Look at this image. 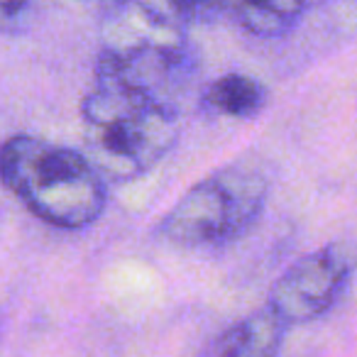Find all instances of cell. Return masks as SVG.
Wrapping results in <instances>:
<instances>
[{
	"label": "cell",
	"mask_w": 357,
	"mask_h": 357,
	"mask_svg": "<svg viewBox=\"0 0 357 357\" xmlns=\"http://www.w3.org/2000/svg\"><path fill=\"white\" fill-rule=\"evenodd\" d=\"M84 154L108 181L154 169L178 139L176 108L115 79H96L81 100Z\"/></svg>",
	"instance_id": "1"
},
{
	"label": "cell",
	"mask_w": 357,
	"mask_h": 357,
	"mask_svg": "<svg viewBox=\"0 0 357 357\" xmlns=\"http://www.w3.org/2000/svg\"><path fill=\"white\" fill-rule=\"evenodd\" d=\"M186 20L174 0H110L100 25L96 79H115L164 96L189 74Z\"/></svg>",
	"instance_id": "2"
},
{
	"label": "cell",
	"mask_w": 357,
	"mask_h": 357,
	"mask_svg": "<svg viewBox=\"0 0 357 357\" xmlns=\"http://www.w3.org/2000/svg\"><path fill=\"white\" fill-rule=\"evenodd\" d=\"M3 186L47 225L81 230L105 208V178L84 152L13 135L0 152Z\"/></svg>",
	"instance_id": "3"
},
{
	"label": "cell",
	"mask_w": 357,
	"mask_h": 357,
	"mask_svg": "<svg viewBox=\"0 0 357 357\" xmlns=\"http://www.w3.org/2000/svg\"><path fill=\"white\" fill-rule=\"evenodd\" d=\"M269 181L255 162H233L208 174L157 225L178 248H220L243 238L262 215Z\"/></svg>",
	"instance_id": "4"
},
{
	"label": "cell",
	"mask_w": 357,
	"mask_h": 357,
	"mask_svg": "<svg viewBox=\"0 0 357 357\" xmlns=\"http://www.w3.org/2000/svg\"><path fill=\"white\" fill-rule=\"evenodd\" d=\"M357 269V250L350 243H331L294 262L269 291L267 306L287 326L321 318L345 291Z\"/></svg>",
	"instance_id": "5"
},
{
	"label": "cell",
	"mask_w": 357,
	"mask_h": 357,
	"mask_svg": "<svg viewBox=\"0 0 357 357\" xmlns=\"http://www.w3.org/2000/svg\"><path fill=\"white\" fill-rule=\"evenodd\" d=\"M284 333L287 323L264 306L220 333L208 357H279Z\"/></svg>",
	"instance_id": "6"
},
{
	"label": "cell",
	"mask_w": 357,
	"mask_h": 357,
	"mask_svg": "<svg viewBox=\"0 0 357 357\" xmlns=\"http://www.w3.org/2000/svg\"><path fill=\"white\" fill-rule=\"evenodd\" d=\"M308 6V0H225L238 25L264 40L291 32Z\"/></svg>",
	"instance_id": "7"
},
{
	"label": "cell",
	"mask_w": 357,
	"mask_h": 357,
	"mask_svg": "<svg viewBox=\"0 0 357 357\" xmlns=\"http://www.w3.org/2000/svg\"><path fill=\"white\" fill-rule=\"evenodd\" d=\"M206 103L230 118H255L267 103V91L257 79L245 74H225L208 84L204 93Z\"/></svg>",
	"instance_id": "8"
},
{
	"label": "cell",
	"mask_w": 357,
	"mask_h": 357,
	"mask_svg": "<svg viewBox=\"0 0 357 357\" xmlns=\"http://www.w3.org/2000/svg\"><path fill=\"white\" fill-rule=\"evenodd\" d=\"M174 6L189 22H204L211 20L220 8H225V0H174Z\"/></svg>",
	"instance_id": "9"
},
{
	"label": "cell",
	"mask_w": 357,
	"mask_h": 357,
	"mask_svg": "<svg viewBox=\"0 0 357 357\" xmlns=\"http://www.w3.org/2000/svg\"><path fill=\"white\" fill-rule=\"evenodd\" d=\"M30 0H3V20H6V30H10L13 20H20L25 15Z\"/></svg>",
	"instance_id": "10"
},
{
	"label": "cell",
	"mask_w": 357,
	"mask_h": 357,
	"mask_svg": "<svg viewBox=\"0 0 357 357\" xmlns=\"http://www.w3.org/2000/svg\"><path fill=\"white\" fill-rule=\"evenodd\" d=\"M308 3H311V6H313V3H316V0H308Z\"/></svg>",
	"instance_id": "11"
}]
</instances>
